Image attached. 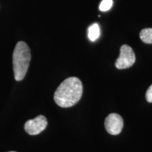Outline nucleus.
<instances>
[{
    "label": "nucleus",
    "instance_id": "f257e3e1",
    "mask_svg": "<svg viewBox=\"0 0 152 152\" xmlns=\"http://www.w3.org/2000/svg\"><path fill=\"white\" fill-rule=\"evenodd\" d=\"M83 87L80 80L75 77L66 79L54 93V102L62 108L71 107L77 103L83 95Z\"/></svg>",
    "mask_w": 152,
    "mask_h": 152
},
{
    "label": "nucleus",
    "instance_id": "f03ea898",
    "mask_svg": "<svg viewBox=\"0 0 152 152\" xmlns=\"http://www.w3.org/2000/svg\"><path fill=\"white\" fill-rule=\"evenodd\" d=\"M30 59L31 53L29 47L24 42H18L13 53V68L16 80L20 81L24 78L29 67Z\"/></svg>",
    "mask_w": 152,
    "mask_h": 152
},
{
    "label": "nucleus",
    "instance_id": "7ed1b4c3",
    "mask_svg": "<svg viewBox=\"0 0 152 152\" xmlns=\"http://www.w3.org/2000/svg\"><path fill=\"white\" fill-rule=\"evenodd\" d=\"M136 58L134 51L130 46L123 45L120 49V56L115 63L118 69H126L133 66Z\"/></svg>",
    "mask_w": 152,
    "mask_h": 152
},
{
    "label": "nucleus",
    "instance_id": "20e7f679",
    "mask_svg": "<svg viewBox=\"0 0 152 152\" xmlns=\"http://www.w3.org/2000/svg\"><path fill=\"white\" fill-rule=\"evenodd\" d=\"M47 125V118L44 115H38L35 118L28 121L25 123L24 129L30 135H36L45 130Z\"/></svg>",
    "mask_w": 152,
    "mask_h": 152
},
{
    "label": "nucleus",
    "instance_id": "39448f33",
    "mask_svg": "<svg viewBox=\"0 0 152 152\" xmlns=\"http://www.w3.org/2000/svg\"><path fill=\"white\" fill-rule=\"evenodd\" d=\"M105 128L109 134L117 135L120 134L123 128V120L117 113H111L105 119Z\"/></svg>",
    "mask_w": 152,
    "mask_h": 152
},
{
    "label": "nucleus",
    "instance_id": "423d86ee",
    "mask_svg": "<svg viewBox=\"0 0 152 152\" xmlns=\"http://www.w3.org/2000/svg\"><path fill=\"white\" fill-rule=\"evenodd\" d=\"M100 35V28L97 23H94L90 26L88 29V37L90 41L94 42Z\"/></svg>",
    "mask_w": 152,
    "mask_h": 152
},
{
    "label": "nucleus",
    "instance_id": "0eeeda50",
    "mask_svg": "<svg viewBox=\"0 0 152 152\" xmlns=\"http://www.w3.org/2000/svg\"><path fill=\"white\" fill-rule=\"evenodd\" d=\"M141 40L146 44H152V28H144L140 32Z\"/></svg>",
    "mask_w": 152,
    "mask_h": 152
},
{
    "label": "nucleus",
    "instance_id": "6e6552de",
    "mask_svg": "<svg viewBox=\"0 0 152 152\" xmlns=\"http://www.w3.org/2000/svg\"><path fill=\"white\" fill-rule=\"evenodd\" d=\"M113 5V0H103L99 5V10L102 11H107L111 9Z\"/></svg>",
    "mask_w": 152,
    "mask_h": 152
},
{
    "label": "nucleus",
    "instance_id": "1a4fd4ad",
    "mask_svg": "<svg viewBox=\"0 0 152 152\" xmlns=\"http://www.w3.org/2000/svg\"><path fill=\"white\" fill-rule=\"evenodd\" d=\"M146 99L149 103H152V85L149 87L146 92Z\"/></svg>",
    "mask_w": 152,
    "mask_h": 152
},
{
    "label": "nucleus",
    "instance_id": "9d476101",
    "mask_svg": "<svg viewBox=\"0 0 152 152\" xmlns=\"http://www.w3.org/2000/svg\"><path fill=\"white\" fill-rule=\"evenodd\" d=\"M9 152H16V151H9Z\"/></svg>",
    "mask_w": 152,
    "mask_h": 152
}]
</instances>
